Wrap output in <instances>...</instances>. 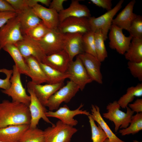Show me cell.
Segmentation results:
<instances>
[{"instance_id": "6da1fadb", "label": "cell", "mask_w": 142, "mask_h": 142, "mask_svg": "<svg viewBox=\"0 0 142 142\" xmlns=\"http://www.w3.org/2000/svg\"><path fill=\"white\" fill-rule=\"evenodd\" d=\"M31 120L29 106L26 105L7 100L0 103V128L30 124Z\"/></svg>"}, {"instance_id": "7a4b0ae2", "label": "cell", "mask_w": 142, "mask_h": 142, "mask_svg": "<svg viewBox=\"0 0 142 142\" xmlns=\"http://www.w3.org/2000/svg\"><path fill=\"white\" fill-rule=\"evenodd\" d=\"M69 34L60 32L58 28L50 29L41 40L37 41L46 55L64 49Z\"/></svg>"}, {"instance_id": "3957f363", "label": "cell", "mask_w": 142, "mask_h": 142, "mask_svg": "<svg viewBox=\"0 0 142 142\" xmlns=\"http://www.w3.org/2000/svg\"><path fill=\"white\" fill-rule=\"evenodd\" d=\"M13 73L10 81L11 85L7 89L3 90L1 91L3 93L10 97L12 101L24 104L29 106L31 98L26 93L21 82V73L16 66H13Z\"/></svg>"}, {"instance_id": "277c9868", "label": "cell", "mask_w": 142, "mask_h": 142, "mask_svg": "<svg viewBox=\"0 0 142 142\" xmlns=\"http://www.w3.org/2000/svg\"><path fill=\"white\" fill-rule=\"evenodd\" d=\"M77 131L73 126L59 120L44 130L45 142H70L73 136Z\"/></svg>"}, {"instance_id": "5b68a950", "label": "cell", "mask_w": 142, "mask_h": 142, "mask_svg": "<svg viewBox=\"0 0 142 142\" xmlns=\"http://www.w3.org/2000/svg\"><path fill=\"white\" fill-rule=\"evenodd\" d=\"M120 107L117 101H114L108 104L106 108L108 112L103 114L104 117L114 123L115 132L119 128L125 129L129 125L134 113L128 106L126 108L127 111L126 113L120 110Z\"/></svg>"}, {"instance_id": "8992f818", "label": "cell", "mask_w": 142, "mask_h": 142, "mask_svg": "<svg viewBox=\"0 0 142 142\" xmlns=\"http://www.w3.org/2000/svg\"><path fill=\"white\" fill-rule=\"evenodd\" d=\"M23 37L17 15L9 19L0 28V52L6 45L15 44Z\"/></svg>"}, {"instance_id": "52a82bcc", "label": "cell", "mask_w": 142, "mask_h": 142, "mask_svg": "<svg viewBox=\"0 0 142 142\" xmlns=\"http://www.w3.org/2000/svg\"><path fill=\"white\" fill-rule=\"evenodd\" d=\"M124 0H120L115 6L109 11L98 17H90L88 18L91 31L95 32L101 31L105 41L108 38L107 35L109 31L114 17L121 9Z\"/></svg>"}, {"instance_id": "ba28073f", "label": "cell", "mask_w": 142, "mask_h": 142, "mask_svg": "<svg viewBox=\"0 0 142 142\" xmlns=\"http://www.w3.org/2000/svg\"><path fill=\"white\" fill-rule=\"evenodd\" d=\"M78 87L72 81H67L66 85L56 92L49 98L45 105L49 111L58 109L63 102L68 103L79 90Z\"/></svg>"}, {"instance_id": "9c48e42d", "label": "cell", "mask_w": 142, "mask_h": 142, "mask_svg": "<svg viewBox=\"0 0 142 142\" xmlns=\"http://www.w3.org/2000/svg\"><path fill=\"white\" fill-rule=\"evenodd\" d=\"M68 78L82 91L88 84L93 81L89 76L81 60L78 56L76 59L71 61L66 72Z\"/></svg>"}, {"instance_id": "30bf717a", "label": "cell", "mask_w": 142, "mask_h": 142, "mask_svg": "<svg viewBox=\"0 0 142 142\" xmlns=\"http://www.w3.org/2000/svg\"><path fill=\"white\" fill-rule=\"evenodd\" d=\"M61 33L83 35L91 31L88 18L70 17L60 23L57 28Z\"/></svg>"}, {"instance_id": "8fae6325", "label": "cell", "mask_w": 142, "mask_h": 142, "mask_svg": "<svg viewBox=\"0 0 142 142\" xmlns=\"http://www.w3.org/2000/svg\"><path fill=\"white\" fill-rule=\"evenodd\" d=\"M14 44L24 59L32 56L39 63H43L46 56L37 41L26 34H23V39Z\"/></svg>"}, {"instance_id": "7c38bea8", "label": "cell", "mask_w": 142, "mask_h": 142, "mask_svg": "<svg viewBox=\"0 0 142 142\" xmlns=\"http://www.w3.org/2000/svg\"><path fill=\"white\" fill-rule=\"evenodd\" d=\"M27 90L31 98L29 106L31 116L29 128H37L41 119L52 125H53L54 124L49 120L46 115L45 113L48 110L41 103L32 89L27 88Z\"/></svg>"}, {"instance_id": "4fadbf2b", "label": "cell", "mask_w": 142, "mask_h": 142, "mask_svg": "<svg viewBox=\"0 0 142 142\" xmlns=\"http://www.w3.org/2000/svg\"><path fill=\"white\" fill-rule=\"evenodd\" d=\"M84 105L81 103L77 109L70 110L66 105L59 108L55 111H47L46 115L48 118L53 117L58 118L64 123L70 126H74L78 123V121L74 118L75 116L79 114H84L88 116L90 114L89 111L80 109Z\"/></svg>"}, {"instance_id": "5bb4252c", "label": "cell", "mask_w": 142, "mask_h": 142, "mask_svg": "<svg viewBox=\"0 0 142 142\" xmlns=\"http://www.w3.org/2000/svg\"><path fill=\"white\" fill-rule=\"evenodd\" d=\"M122 30L112 24L109 34V46L110 48L115 50L119 54L124 55L128 50L133 38L130 35L125 36Z\"/></svg>"}, {"instance_id": "9a60e30c", "label": "cell", "mask_w": 142, "mask_h": 142, "mask_svg": "<svg viewBox=\"0 0 142 142\" xmlns=\"http://www.w3.org/2000/svg\"><path fill=\"white\" fill-rule=\"evenodd\" d=\"M78 56L92 81L102 84L103 77L100 70L101 62L94 56L85 52Z\"/></svg>"}, {"instance_id": "2e32d148", "label": "cell", "mask_w": 142, "mask_h": 142, "mask_svg": "<svg viewBox=\"0 0 142 142\" xmlns=\"http://www.w3.org/2000/svg\"><path fill=\"white\" fill-rule=\"evenodd\" d=\"M63 82L55 84L47 83L44 85L36 84L31 81L27 83V88L32 89L38 99L44 106L50 97L62 87Z\"/></svg>"}, {"instance_id": "e0dca14e", "label": "cell", "mask_w": 142, "mask_h": 142, "mask_svg": "<svg viewBox=\"0 0 142 142\" xmlns=\"http://www.w3.org/2000/svg\"><path fill=\"white\" fill-rule=\"evenodd\" d=\"M33 8L38 17L49 29L57 28L60 22L59 14L53 9L38 4Z\"/></svg>"}, {"instance_id": "ac0fdd59", "label": "cell", "mask_w": 142, "mask_h": 142, "mask_svg": "<svg viewBox=\"0 0 142 142\" xmlns=\"http://www.w3.org/2000/svg\"><path fill=\"white\" fill-rule=\"evenodd\" d=\"M58 14L60 23L69 17L89 18L91 17L88 8L86 6L80 4L77 0H72L68 8L64 9Z\"/></svg>"}, {"instance_id": "d6986e66", "label": "cell", "mask_w": 142, "mask_h": 142, "mask_svg": "<svg viewBox=\"0 0 142 142\" xmlns=\"http://www.w3.org/2000/svg\"><path fill=\"white\" fill-rule=\"evenodd\" d=\"M70 60L68 53L64 49L46 55L43 63L62 72L65 73Z\"/></svg>"}, {"instance_id": "ffe728a7", "label": "cell", "mask_w": 142, "mask_h": 142, "mask_svg": "<svg viewBox=\"0 0 142 142\" xmlns=\"http://www.w3.org/2000/svg\"><path fill=\"white\" fill-rule=\"evenodd\" d=\"M135 2V0L130 2L113 19L112 24L128 31L132 22L137 15L133 12Z\"/></svg>"}, {"instance_id": "44dd1931", "label": "cell", "mask_w": 142, "mask_h": 142, "mask_svg": "<svg viewBox=\"0 0 142 142\" xmlns=\"http://www.w3.org/2000/svg\"><path fill=\"white\" fill-rule=\"evenodd\" d=\"M29 127V124L13 125L0 128V141L19 142L23 134Z\"/></svg>"}, {"instance_id": "7402d4cb", "label": "cell", "mask_w": 142, "mask_h": 142, "mask_svg": "<svg viewBox=\"0 0 142 142\" xmlns=\"http://www.w3.org/2000/svg\"><path fill=\"white\" fill-rule=\"evenodd\" d=\"M17 13L23 35L29 29L42 22L36 14L33 8L28 7Z\"/></svg>"}, {"instance_id": "603a6c76", "label": "cell", "mask_w": 142, "mask_h": 142, "mask_svg": "<svg viewBox=\"0 0 142 142\" xmlns=\"http://www.w3.org/2000/svg\"><path fill=\"white\" fill-rule=\"evenodd\" d=\"M2 49L8 52L13 59L16 66L21 74L31 78L30 70L26 60L19 49L14 44L5 45Z\"/></svg>"}, {"instance_id": "cb8c5ba5", "label": "cell", "mask_w": 142, "mask_h": 142, "mask_svg": "<svg viewBox=\"0 0 142 142\" xmlns=\"http://www.w3.org/2000/svg\"><path fill=\"white\" fill-rule=\"evenodd\" d=\"M80 34H69L64 49L68 55L71 61L74 57L85 52L82 37Z\"/></svg>"}, {"instance_id": "d4e9b609", "label": "cell", "mask_w": 142, "mask_h": 142, "mask_svg": "<svg viewBox=\"0 0 142 142\" xmlns=\"http://www.w3.org/2000/svg\"><path fill=\"white\" fill-rule=\"evenodd\" d=\"M25 59L29 69L31 81L37 84L47 83V78L40 66V63L32 56L28 57Z\"/></svg>"}, {"instance_id": "484cf974", "label": "cell", "mask_w": 142, "mask_h": 142, "mask_svg": "<svg viewBox=\"0 0 142 142\" xmlns=\"http://www.w3.org/2000/svg\"><path fill=\"white\" fill-rule=\"evenodd\" d=\"M91 111V116L94 121L98 123L110 140L116 142H125L118 138L112 132L103 118L100 113L99 108L98 106L92 105Z\"/></svg>"}, {"instance_id": "4316f807", "label": "cell", "mask_w": 142, "mask_h": 142, "mask_svg": "<svg viewBox=\"0 0 142 142\" xmlns=\"http://www.w3.org/2000/svg\"><path fill=\"white\" fill-rule=\"evenodd\" d=\"M124 55L128 61L138 63L142 62V38H133Z\"/></svg>"}, {"instance_id": "83f0119b", "label": "cell", "mask_w": 142, "mask_h": 142, "mask_svg": "<svg viewBox=\"0 0 142 142\" xmlns=\"http://www.w3.org/2000/svg\"><path fill=\"white\" fill-rule=\"evenodd\" d=\"M40 65L47 78V83L55 84L63 82L69 77L67 72H60L43 63H40Z\"/></svg>"}, {"instance_id": "f1b7e54d", "label": "cell", "mask_w": 142, "mask_h": 142, "mask_svg": "<svg viewBox=\"0 0 142 142\" xmlns=\"http://www.w3.org/2000/svg\"><path fill=\"white\" fill-rule=\"evenodd\" d=\"M142 96V83L138 84L135 86L128 88L126 93L120 97L117 101L120 107L126 108L130 103L132 102L135 97Z\"/></svg>"}, {"instance_id": "f546056e", "label": "cell", "mask_w": 142, "mask_h": 142, "mask_svg": "<svg viewBox=\"0 0 142 142\" xmlns=\"http://www.w3.org/2000/svg\"><path fill=\"white\" fill-rule=\"evenodd\" d=\"M94 36L97 58L102 62L105 60L108 56L104 37L100 31L94 32Z\"/></svg>"}, {"instance_id": "4dcf8cb0", "label": "cell", "mask_w": 142, "mask_h": 142, "mask_svg": "<svg viewBox=\"0 0 142 142\" xmlns=\"http://www.w3.org/2000/svg\"><path fill=\"white\" fill-rule=\"evenodd\" d=\"M44 130L37 128H29L24 133L19 142H45Z\"/></svg>"}, {"instance_id": "1f68e13d", "label": "cell", "mask_w": 142, "mask_h": 142, "mask_svg": "<svg viewBox=\"0 0 142 142\" xmlns=\"http://www.w3.org/2000/svg\"><path fill=\"white\" fill-rule=\"evenodd\" d=\"M130 124L127 128L119 130V132L122 135L130 134L134 135L142 130V113H137L133 115Z\"/></svg>"}, {"instance_id": "d6a6232c", "label": "cell", "mask_w": 142, "mask_h": 142, "mask_svg": "<svg viewBox=\"0 0 142 142\" xmlns=\"http://www.w3.org/2000/svg\"><path fill=\"white\" fill-rule=\"evenodd\" d=\"M88 116L91 128L92 142H103L108 138L106 134L99 125H96L90 114Z\"/></svg>"}, {"instance_id": "836d02e7", "label": "cell", "mask_w": 142, "mask_h": 142, "mask_svg": "<svg viewBox=\"0 0 142 142\" xmlns=\"http://www.w3.org/2000/svg\"><path fill=\"white\" fill-rule=\"evenodd\" d=\"M50 30L42 22L28 30L25 34L33 40L38 41L42 39Z\"/></svg>"}, {"instance_id": "e575fe53", "label": "cell", "mask_w": 142, "mask_h": 142, "mask_svg": "<svg viewBox=\"0 0 142 142\" xmlns=\"http://www.w3.org/2000/svg\"><path fill=\"white\" fill-rule=\"evenodd\" d=\"M82 39L85 53L97 58L95 52L94 32L91 31L83 35Z\"/></svg>"}, {"instance_id": "d590c367", "label": "cell", "mask_w": 142, "mask_h": 142, "mask_svg": "<svg viewBox=\"0 0 142 142\" xmlns=\"http://www.w3.org/2000/svg\"><path fill=\"white\" fill-rule=\"evenodd\" d=\"M133 38H142V16L137 15L132 22L128 31Z\"/></svg>"}, {"instance_id": "8d00e7d4", "label": "cell", "mask_w": 142, "mask_h": 142, "mask_svg": "<svg viewBox=\"0 0 142 142\" xmlns=\"http://www.w3.org/2000/svg\"><path fill=\"white\" fill-rule=\"evenodd\" d=\"M128 68L133 77L142 81V62H135L128 61Z\"/></svg>"}, {"instance_id": "74e56055", "label": "cell", "mask_w": 142, "mask_h": 142, "mask_svg": "<svg viewBox=\"0 0 142 142\" xmlns=\"http://www.w3.org/2000/svg\"><path fill=\"white\" fill-rule=\"evenodd\" d=\"M0 72L4 73L6 76L4 79L0 78V88L4 90L7 89L11 85L10 79L12 74L13 70L3 68L0 69Z\"/></svg>"}, {"instance_id": "f35d334b", "label": "cell", "mask_w": 142, "mask_h": 142, "mask_svg": "<svg viewBox=\"0 0 142 142\" xmlns=\"http://www.w3.org/2000/svg\"><path fill=\"white\" fill-rule=\"evenodd\" d=\"M16 13L22 11L29 7L28 0H6Z\"/></svg>"}, {"instance_id": "ab89813d", "label": "cell", "mask_w": 142, "mask_h": 142, "mask_svg": "<svg viewBox=\"0 0 142 142\" xmlns=\"http://www.w3.org/2000/svg\"><path fill=\"white\" fill-rule=\"evenodd\" d=\"M17 13L15 12H0V28L10 19L15 17Z\"/></svg>"}, {"instance_id": "60d3db41", "label": "cell", "mask_w": 142, "mask_h": 142, "mask_svg": "<svg viewBox=\"0 0 142 142\" xmlns=\"http://www.w3.org/2000/svg\"><path fill=\"white\" fill-rule=\"evenodd\" d=\"M90 1L96 6L105 9L107 11L112 9L111 0H90Z\"/></svg>"}, {"instance_id": "b9f144b4", "label": "cell", "mask_w": 142, "mask_h": 142, "mask_svg": "<svg viewBox=\"0 0 142 142\" xmlns=\"http://www.w3.org/2000/svg\"><path fill=\"white\" fill-rule=\"evenodd\" d=\"M66 0H53L51 2L49 8L52 9L58 13L64 9L63 4Z\"/></svg>"}, {"instance_id": "7bdbcfd3", "label": "cell", "mask_w": 142, "mask_h": 142, "mask_svg": "<svg viewBox=\"0 0 142 142\" xmlns=\"http://www.w3.org/2000/svg\"><path fill=\"white\" fill-rule=\"evenodd\" d=\"M134 112L137 113L142 112V99L138 98L132 104H129L128 106Z\"/></svg>"}, {"instance_id": "ee69618b", "label": "cell", "mask_w": 142, "mask_h": 142, "mask_svg": "<svg viewBox=\"0 0 142 142\" xmlns=\"http://www.w3.org/2000/svg\"><path fill=\"white\" fill-rule=\"evenodd\" d=\"M6 11L16 12L14 9L6 0H0V12Z\"/></svg>"}, {"instance_id": "f6af8a7d", "label": "cell", "mask_w": 142, "mask_h": 142, "mask_svg": "<svg viewBox=\"0 0 142 142\" xmlns=\"http://www.w3.org/2000/svg\"><path fill=\"white\" fill-rule=\"evenodd\" d=\"M103 142H116L115 141L110 140L108 138L106 139Z\"/></svg>"}, {"instance_id": "bcb514c9", "label": "cell", "mask_w": 142, "mask_h": 142, "mask_svg": "<svg viewBox=\"0 0 142 142\" xmlns=\"http://www.w3.org/2000/svg\"><path fill=\"white\" fill-rule=\"evenodd\" d=\"M133 141L134 142H139L138 141H137V140H133Z\"/></svg>"}, {"instance_id": "7dc6e473", "label": "cell", "mask_w": 142, "mask_h": 142, "mask_svg": "<svg viewBox=\"0 0 142 142\" xmlns=\"http://www.w3.org/2000/svg\"><path fill=\"white\" fill-rule=\"evenodd\" d=\"M0 142H2V141H0Z\"/></svg>"}]
</instances>
